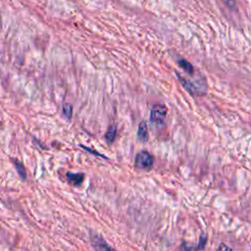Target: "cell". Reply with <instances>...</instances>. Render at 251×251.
I'll return each instance as SVG.
<instances>
[{
    "label": "cell",
    "mask_w": 251,
    "mask_h": 251,
    "mask_svg": "<svg viewBox=\"0 0 251 251\" xmlns=\"http://www.w3.org/2000/svg\"><path fill=\"white\" fill-rule=\"evenodd\" d=\"M217 251H232V249H231L229 246H227L226 244L221 243V244L219 245Z\"/></svg>",
    "instance_id": "4fadbf2b"
},
{
    "label": "cell",
    "mask_w": 251,
    "mask_h": 251,
    "mask_svg": "<svg viewBox=\"0 0 251 251\" xmlns=\"http://www.w3.org/2000/svg\"><path fill=\"white\" fill-rule=\"evenodd\" d=\"M206 242H207V236L205 234H202L197 246L191 247V246H188V245L182 243L181 247H180V250L181 251H197V250L203 249L205 247V245H206Z\"/></svg>",
    "instance_id": "8992f818"
},
{
    "label": "cell",
    "mask_w": 251,
    "mask_h": 251,
    "mask_svg": "<svg viewBox=\"0 0 251 251\" xmlns=\"http://www.w3.org/2000/svg\"><path fill=\"white\" fill-rule=\"evenodd\" d=\"M177 64H178L179 67H180L182 70H184L187 74H189V75H193V74H194V68H193V66H192L188 61H186L185 59H183V58H178V59H177Z\"/></svg>",
    "instance_id": "9c48e42d"
},
{
    "label": "cell",
    "mask_w": 251,
    "mask_h": 251,
    "mask_svg": "<svg viewBox=\"0 0 251 251\" xmlns=\"http://www.w3.org/2000/svg\"><path fill=\"white\" fill-rule=\"evenodd\" d=\"M66 178L67 181L73 185V186H78L82 183L84 179V175L82 173H77V174H73L71 172L66 173Z\"/></svg>",
    "instance_id": "277c9868"
},
{
    "label": "cell",
    "mask_w": 251,
    "mask_h": 251,
    "mask_svg": "<svg viewBox=\"0 0 251 251\" xmlns=\"http://www.w3.org/2000/svg\"><path fill=\"white\" fill-rule=\"evenodd\" d=\"M229 9L231 10H234L236 8L235 6V1L234 0H222Z\"/></svg>",
    "instance_id": "7c38bea8"
},
{
    "label": "cell",
    "mask_w": 251,
    "mask_h": 251,
    "mask_svg": "<svg viewBox=\"0 0 251 251\" xmlns=\"http://www.w3.org/2000/svg\"><path fill=\"white\" fill-rule=\"evenodd\" d=\"M137 138L141 142H145L148 140V129L145 122H140L137 129Z\"/></svg>",
    "instance_id": "52a82bcc"
},
{
    "label": "cell",
    "mask_w": 251,
    "mask_h": 251,
    "mask_svg": "<svg viewBox=\"0 0 251 251\" xmlns=\"http://www.w3.org/2000/svg\"><path fill=\"white\" fill-rule=\"evenodd\" d=\"M154 158L147 151H141L137 153L134 159V167L140 170H150L153 166Z\"/></svg>",
    "instance_id": "6da1fadb"
},
{
    "label": "cell",
    "mask_w": 251,
    "mask_h": 251,
    "mask_svg": "<svg viewBox=\"0 0 251 251\" xmlns=\"http://www.w3.org/2000/svg\"><path fill=\"white\" fill-rule=\"evenodd\" d=\"M116 134H117V126L115 124H113L108 127V129L105 133V139L108 144H111L115 140Z\"/></svg>",
    "instance_id": "ba28073f"
},
{
    "label": "cell",
    "mask_w": 251,
    "mask_h": 251,
    "mask_svg": "<svg viewBox=\"0 0 251 251\" xmlns=\"http://www.w3.org/2000/svg\"><path fill=\"white\" fill-rule=\"evenodd\" d=\"M176 76H177V78L179 79V81L181 82L182 86H183L190 94H192V95H200V94H202L197 86L193 85V83H192L191 81L186 80L185 78H183L182 76H180L178 73H176Z\"/></svg>",
    "instance_id": "5b68a950"
},
{
    "label": "cell",
    "mask_w": 251,
    "mask_h": 251,
    "mask_svg": "<svg viewBox=\"0 0 251 251\" xmlns=\"http://www.w3.org/2000/svg\"><path fill=\"white\" fill-rule=\"evenodd\" d=\"M13 163L15 164V168H16V170H17V172H18L20 177H21L23 180H25V177H26V173H25V166L23 165L22 162H20V161H18V160H16V159H13Z\"/></svg>",
    "instance_id": "30bf717a"
},
{
    "label": "cell",
    "mask_w": 251,
    "mask_h": 251,
    "mask_svg": "<svg viewBox=\"0 0 251 251\" xmlns=\"http://www.w3.org/2000/svg\"><path fill=\"white\" fill-rule=\"evenodd\" d=\"M89 233H90L91 245L95 251H116L98 233H96L94 231H90Z\"/></svg>",
    "instance_id": "3957f363"
},
{
    "label": "cell",
    "mask_w": 251,
    "mask_h": 251,
    "mask_svg": "<svg viewBox=\"0 0 251 251\" xmlns=\"http://www.w3.org/2000/svg\"><path fill=\"white\" fill-rule=\"evenodd\" d=\"M168 109L165 105H155L150 112V121L154 125H163L167 116Z\"/></svg>",
    "instance_id": "7a4b0ae2"
},
{
    "label": "cell",
    "mask_w": 251,
    "mask_h": 251,
    "mask_svg": "<svg viewBox=\"0 0 251 251\" xmlns=\"http://www.w3.org/2000/svg\"><path fill=\"white\" fill-rule=\"evenodd\" d=\"M63 114L68 120H70L72 118V114H73V106L69 103L65 104L63 106Z\"/></svg>",
    "instance_id": "8fae6325"
},
{
    "label": "cell",
    "mask_w": 251,
    "mask_h": 251,
    "mask_svg": "<svg viewBox=\"0 0 251 251\" xmlns=\"http://www.w3.org/2000/svg\"><path fill=\"white\" fill-rule=\"evenodd\" d=\"M80 147L81 148H83V149H85L86 151H88V152H91L92 154H95V155H97V156H100V157H102V158H106L105 156H103V155H101L99 152H96V151H93V150H91L90 148H87V147H85L84 145H80Z\"/></svg>",
    "instance_id": "5bb4252c"
}]
</instances>
